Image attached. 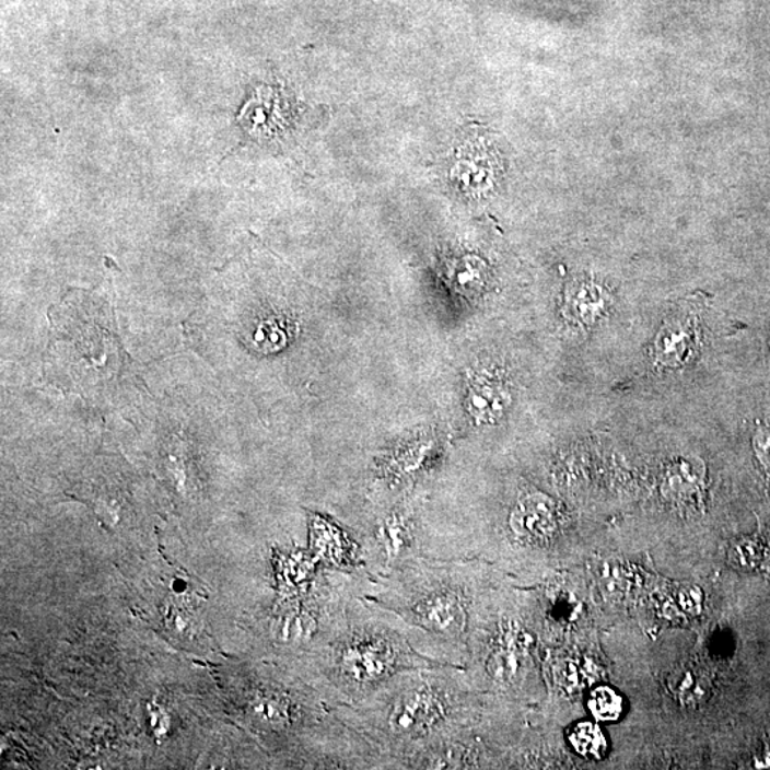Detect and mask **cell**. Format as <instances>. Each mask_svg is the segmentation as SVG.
I'll return each mask as SVG.
<instances>
[{"label": "cell", "mask_w": 770, "mask_h": 770, "mask_svg": "<svg viewBox=\"0 0 770 770\" xmlns=\"http://www.w3.org/2000/svg\"><path fill=\"white\" fill-rule=\"evenodd\" d=\"M476 697L466 668L427 666L393 676L338 711L374 750L378 768L418 769L425 756L476 727Z\"/></svg>", "instance_id": "1"}, {"label": "cell", "mask_w": 770, "mask_h": 770, "mask_svg": "<svg viewBox=\"0 0 770 770\" xmlns=\"http://www.w3.org/2000/svg\"><path fill=\"white\" fill-rule=\"evenodd\" d=\"M478 562L421 557L370 578L363 596L396 614L418 654L434 664L467 668L481 635Z\"/></svg>", "instance_id": "2"}, {"label": "cell", "mask_w": 770, "mask_h": 770, "mask_svg": "<svg viewBox=\"0 0 770 770\" xmlns=\"http://www.w3.org/2000/svg\"><path fill=\"white\" fill-rule=\"evenodd\" d=\"M328 682L335 707L354 705L404 670L439 666L418 654L396 614L355 595L346 622L328 643Z\"/></svg>", "instance_id": "3"}, {"label": "cell", "mask_w": 770, "mask_h": 770, "mask_svg": "<svg viewBox=\"0 0 770 770\" xmlns=\"http://www.w3.org/2000/svg\"><path fill=\"white\" fill-rule=\"evenodd\" d=\"M509 528L516 541L537 547L551 541L560 528L556 501L542 492L520 497L509 515Z\"/></svg>", "instance_id": "4"}, {"label": "cell", "mask_w": 770, "mask_h": 770, "mask_svg": "<svg viewBox=\"0 0 770 770\" xmlns=\"http://www.w3.org/2000/svg\"><path fill=\"white\" fill-rule=\"evenodd\" d=\"M497 159L483 145H466L451 171L455 183L471 196H482L491 189L497 175Z\"/></svg>", "instance_id": "5"}, {"label": "cell", "mask_w": 770, "mask_h": 770, "mask_svg": "<svg viewBox=\"0 0 770 770\" xmlns=\"http://www.w3.org/2000/svg\"><path fill=\"white\" fill-rule=\"evenodd\" d=\"M285 102L271 89H260L255 98L244 106L241 124L252 135H273L283 129L288 119Z\"/></svg>", "instance_id": "6"}, {"label": "cell", "mask_w": 770, "mask_h": 770, "mask_svg": "<svg viewBox=\"0 0 770 770\" xmlns=\"http://www.w3.org/2000/svg\"><path fill=\"white\" fill-rule=\"evenodd\" d=\"M468 410L480 422L500 420L509 407L510 394L501 384L491 380L474 383L468 393Z\"/></svg>", "instance_id": "7"}, {"label": "cell", "mask_w": 770, "mask_h": 770, "mask_svg": "<svg viewBox=\"0 0 770 770\" xmlns=\"http://www.w3.org/2000/svg\"><path fill=\"white\" fill-rule=\"evenodd\" d=\"M607 308L603 289L595 284H581L568 294L565 314L578 323H593Z\"/></svg>", "instance_id": "8"}, {"label": "cell", "mask_w": 770, "mask_h": 770, "mask_svg": "<svg viewBox=\"0 0 770 770\" xmlns=\"http://www.w3.org/2000/svg\"><path fill=\"white\" fill-rule=\"evenodd\" d=\"M703 474V466L697 459H684L669 468L662 491L673 500L692 495L701 486Z\"/></svg>", "instance_id": "9"}, {"label": "cell", "mask_w": 770, "mask_h": 770, "mask_svg": "<svg viewBox=\"0 0 770 770\" xmlns=\"http://www.w3.org/2000/svg\"><path fill=\"white\" fill-rule=\"evenodd\" d=\"M568 739L576 754L585 758L599 759L607 752V738L600 727L593 722L578 723Z\"/></svg>", "instance_id": "10"}, {"label": "cell", "mask_w": 770, "mask_h": 770, "mask_svg": "<svg viewBox=\"0 0 770 770\" xmlns=\"http://www.w3.org/2000/svg\"><path fill=\"white\" fill-rule=\"evenodd\" d=\"M690 332L684 326L666 327L656 341V354L662 364L675 365L687 357L690 342Z\"/></svg>", "instance_id": "11"}, {"label": "cell", "mask_w": 770, "mask_h": 770, "mask_svg": "<svg viewBox=\"0 0 770 770\" xmlns=\"http://www.w3.org/2000/svg\"><path fill=\"white\" fill-rule=\"evenodd\" d=\"M588 708L595 720L614 722L621 718L623 701L621 695L609 687H599L591 693Z\"/></svg>", "instance_id": "12"}, {"label": "cell", "mask_w": 770, "mask_h": 770, "mask_svg": "<svg viewBox=\"0 0 770 770\" xmlns=\"http://www.w3.org/2000/svg\"><path fill=\"white\" fill-rule=\"evenodd\" d=\"M483 276H486V267L480 258H462L451 267V280H453L455 288L462 290L463 293H474L480 289Z\"/></svg>", "instance_id": "13"}, {"label": "cell", "mask_w": 770, "mask_h": 770, "mask_svg": "<svg viewBox=\"0 0 770 770\" xmlns=\"http://www.w3.org/2000/svg\"><path fill=\"white\" fill-rule=\"evenodd\" d=\"M735 562L745 570H767L770 553L767 547L758 541H740L735 547Z\"/></svg>", "instance_id": "14"}, {"label": "cell", "mask_w": 770, "mask_h": 770, "mask_svg": "<svg viewBox=\"0 0 770 770\" xmlns=\"http://www.w3.org/2000/svg\"><path fill=\"white\" fill-rule=\"evenodd\" d=\"M256 340L266 349H281L288 340V331L279 322H266L258 327Z\"/></svg>", "instance_id": "15"}, {"label": "cell", "mask_w": 770, "mask_h": 770, "mask_svg": "<svg viewBox=\"0 0 770 770\" xmlns=\"http://www.w3.org/2000/svg\"><path fill=\"white\" fill-rule=\"evenodd\" d=\"M754 450L760 464L770 472V427H762L754 435Z\"/></svg>", "instance_id": "16"}]
</instances>
